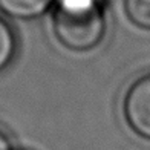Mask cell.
I'll list each match as a JSON object with an SVG mask.
<instances>
[{"label":"cell","mask_w":150,"mask_h":150,"mask_svg":"<svg viewBox=\"0 0 150 150\" xmlns=\"http://www.w3.org/2000/svg\"><path fill=\"white\" fill-rule=\"evenodd\" d=\"M54 34L60 45L74 52H86L97 47L106 34V18L101 6L83 11L57 8Z\"/></svg>","instance_id":"cell-1"},{"label":"cell","mask_w":150,"mask_h":150,"mask_svg":"<svg viewBox=\"0 0 150 150\" xmlns=\"http://www.w3.org/2000/svg\"><path fill=\"white\" fill-rule=\"evenodd\" d=\"M124 115L133 132L150 139V72L129 87L124 98Z\"/></svg>","instance_id":"cell-2"},{"label":"cell","mask_w":150,"mask_h":150,"mask_svg":"<svg viewBox=\"0 0 150 150\" xmlns=\"http://www.w3.org/2000/svg\"><path fill=\"white\" fill-rule=\"evenodd\" d=\"M55 0H0V9L14 18H35L51 8Z\"/></svg>","instance_id":"cell-3"},{"label":"cell","mask_w":150,"mask_h":150,"mask_svg":"<svg viewBox=\"0 0 150 150\" xmlns=\"http://www.w3.org/2000/svg\"><path fill=\"white\" fill-rule=\"evenodd\" d=\"M17 42L14 31L6 23V20L0 17V71L6 69L16 55Z\"/></svg>","instance_id":"cell-4"},{"label":"cell","mask_w":150,"mask_h":150,"mask_svg":"<svg viewBox=\"0 0 150 150\" xmlns=\"http://www.w3.org/2000/svg\"><path fill=\"white\" fill-rule=\"evenodd\" d=\"M126 16L142 29H150V0H122Z\"/></svg>","instance_id":"cell-5"},{"label":"cell","mask_w":150,"mask_h":150,"mask_svg":"<svg viewBox=\"0 0 150 150\" xmlns=\"http://www.w3.org/2000/svg\"><path fill=\"white\" fill-rule=\"evenodd\" d=\"M57 8L69 11H83L100 6V0H55Z\"/></svg>","instance_id":"cell-6"},{"label":"cell","mask_w":150,"mask_h":150,"mask_svg":"<svg viewBox=\"0 0 150 150\" xmlns=\"http://www.w3.org/2000/svg\"><path fill=\"white\" fill-rule=\"evenodd\" d=\"M0 150H14L12 149V142L9 136L6 135L2 129H0Z\"/></svg>","instance_id":"cell-7"}]
</instances>
